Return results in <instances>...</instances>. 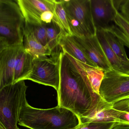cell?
I'll return each instance as SVG.
<instances>
[{
	"mask_svg": "<svg viewBox=\"0 0 129 129\" xmlns=\"http://www.w3.org/2000/svg\"><path fill=\"white\" fill-rule=\"evenodd\" d=\"M55 2L56 14L62 26L64 34L67 35L72 36L68 22L66 11L63 4L62 0H55Z\"/></svg>",
	"mask_w": 129,
	"mask_h": 129,
	"instance_id": "603a6c76",
	"label": "cell"
},
{
	"mask_svg": "<svg viewBox=\"0 0 129 129\" xmlns=\"http://www.w3.org/2000/svg\"><path fill=\"white\" fill-rule=\"evenodd\" d=\"M23 46L25 51L29 54L33 59L51 56V52L49 49L42 45L37 40L33 33L25 28Z\"/></svg>",
	"mask_w": 129,
	"mask_h": 129,
	"instance_id": "9a60e30c",
	"label": "cell"
},
{
	"mask_svg": "<svg viewBox=\"0 0 129 129\" xmlns=\"http://www.w3.org/2000/svg\"><path fill=\"white\" fill-rule=\"evenodd\" d=\"M99 94L105 101L110 104L129 99V74L113 69L104 72Z\"/></svg>",
	"mask_w": 129,
	"mask_h": 129,
	"instance_id": "5b68a950",
	"label": "cell"
},
{
	"mask_svg": "<svg viewBox=\"0 0 129 129\" xmlns=\"http://www.w3.org/2000/svg\"><path fill=\"white\" fill-rule=\"evenodd\" d=\"M103 30L105 39L114 52L122 60L129 62L123 44L108 28Z\"/></svg>",
	"mask_w": 129,
	"mask_h": 129,
	"instance_id": "d6986e66",
	"label": "cell"
},
{
	"mask_svg": "<svg viewBox=\"0 0 129 129\" xmlns=\"http://www.w3.org/2000/svg\"><path fill=\"white\" fill-rule=\"evenodd\" d=\"M117 124L116 122H87L80 123L72 129H113Z\"/></svg>",
	"mask_w": 129,
	"mask_h": 129,
	"instance_id": "cb8c5ba5",
	"label": "cell"
},
{
	"mask_svg": "<svg viewBox=\"0 0 129 129\" xmlns=\"http://www.w3.org/2000/svg\"><path fill=\"white\" fill-rule=\"evenodd\" d=\"M66 12L68 22L72 36L79 37L91 36L79 21L71 14L66 11Z\"/></svg>",
	"mask_w": 129,
	"mask_h": 129,
	"instance_id": "7402d4cb",
	"label": "cell"
},
{
	"mask_svg": "<svg viewBox=\"0 0 129 129\" xmlns=\"http://www.w3.org/2000/svg\"><path fill=\"white\" fill-rule=\"evenodd\" d=\"M25 28L32 33L37 40L42 45L48 48L45 24L43 23L42 25L33 24L25 21Z\"/></svg>",
	"mask_w": 129,
	"mask_h": 129,
	"instance_id": "44dd1931",
	"label": "cell"
},
{
	"mask_svg": "<svg viewBox=\"0 0 129 129\" xmlns=\"http://www.w3.org/2000/svg\"><path fill=\"white\" fill-rule=\"evenodd\" d=\"M80 119V123L116 122L119 124L129 125V99L122 100L101 108L92 116Z\"/></svg>",
	"mask_w": 129,
	"mask_h": 129,
	"instance_id": "52a82bcc",
	"label": "cell"
},
{
	"mask_svg": "<svg viewBox=\"0 0 129 129\" xmlns=\"http://www.w3.org/2000/svg\"><path fill=\"white\" fill-rule=\"evenodd\" d=\"M79 117L70 110L57 106L48 109L36 108L27 101L20 110L18 124L30 129H72L80 124Z\"/></svg>",
	"mask_w": 129,
	"mask_h": 129,
	"instance_id": "7a4b0ae2",
	"label": "cell"
},
{
	"mask_svg": "<svg viewBox=\"0 0 129 129\" xmlns=\"http://www.w3.org/2000/svg\"><path fill=\"white\" fill-rule=\"evenodd\" d=\"M96 35L112 69L129 74V62L122 60L114 52L105 39L103 30H96Z\"/></svg>",
	"mask_w": 129,
	"mask_h": 129,
	"instance_id": "4fadbf2b",
	"label": "cell"
},
{
	"mask_svg": "<svg viewBox=\"0 0 129 129\" xmlns=\"http://www.w3.org/2000/svg\"><path fill=\"white\" fill-rule=\"evenodd\" d=\"M0 129H5L1 123H0Z\"/></svg>",
	"mask_w": 129,
	"mask_h": 129,
	"instance_id": "f1b7e54d",
	"label": "cell"
},
{
	"mask_svg": "<svg viewBox=\"0 0 129 129\" xmlns=\"http://www.w3.org/2000/svg\"><path fill=\"white\" fill-rule=\"evenodd\" d=\"M113 129H129V125L117 124Z\"/></svg>",
	"mask_w": 129,
	"mask_h": 129,
	"instance_id": "83f0119b",
	"label": "cell"
},
{
	"mask_svg": "<svg viewBox=\"0 0 129 129\" xmlns=\"http://www.w3.org/2000/svg\"><path fill=\"white\" fill-rule=\"evenodd\" d=\"M82 65L92 89L99 95V89L104 75V71L98 68Z\"/></svg>",
	"mask_w": 129,
	"mask_h": 129,
	"instance_id": "ffe728a7",
	"label": "cell"
},
{
	"mask_svg": "<svg viewBox=\"0 0 129 129\" xmlns=\"http://www.w3.org/2000/svg\"><path fill=\"white\" fill-rule=\"evenodd\" d=\"M59 64L57 106L70 110L81 118L92 116L107 104L92 89L80 62L62 50Z\"/></svg>",
	"mask_w": 129,
	"mask_h": 129,
	"instance_id": "6da1fadb",
	"label": "cell"
},
{
	"mask_svg": "<svg viewBox=\"0 0 129 129\" xmlns=\"http://www.w3.org/2000/svg\"><path fill=\"white\" fill-rule=\"evenodd\" d=\"M16 2L25 21L31 24H43L41 17L45 11H50L56 14L55 0H17Z\"/></svg>",
	"mask_w": 129,
	"mask_h": 129,
	"instance_id": "9c48e42d",
	"label": "cell"
},
{
	"mask_svg": "<svg viewBox=\"0 0 129 129\" xmlns=\"http://www.w3.org/2000/svg\"><path fill=\"white\" fill-rule=\"evenodd\" d=\"M71 36L86 56L98 68L104 72L112 69L96 35L84 37Z\"/></svg>",
	"mask_w": 129,
	"mask_h": 129,
	"instance_id": "ba28073f",
	"label": "cell"
},
{
	"mask_svg": "<svg viewBox=\"0 0 129 129\" xmlns=\"http://www.w3.org/2000/svg\"><path fill=\"white\" fill-rule=\"evenodd\" d=\"M33 60L32 56L25 51L23 44L19 49L15 62L13 84L26 80L31 72Z\"/></svg>",
	"mask_w": 129,
	"mask_h": 129,
	"instance_id": "5bb4252c",
	"label": "cell"
},
{
	"mask_svg": "<svg viewBox=\"0 0 129 129\" xmlns=\"http://www.w3.org/2000/svg\"><path fill=\"white\" fill-rule=\"evenodd\" d=\"M120 8L121 14L129 21V0L123 1Z\"/></svg>",
	"mask_w": 129,
	"mask_h": 129,
	"instance_id": "d4e9b609",
	"label": "cell"
},
{
	"mask_svg": "<svg viewBox=\"0 0 129 129\" xmlns=\"http://www.w3.org/2000/svg\"><path fill=\"white\" fill-rule=\"evenodd\" d=\"M9 47L10 46L7 39L0 37V53Z\"/></svg>",
	"mask_w": 129,
	"mask_h": 129,
	"instance_id": "484cf974",
	"label": "cell"
},
{
	"mask_svg": "<svg viewBox=\"0 0 129 129\" xmlns=\"http://www.w3.org/2000/svg\"><path fill=\"white\" fill-rule=\"evenodd\" d=\"M47 31V46L51 52V56L57 57L59 55L62 49L60 42L62 36L64 34L62 29L53 21L45 24Z\"/></svg>",
	"mask_w": 129,
	"mask_h": 129,
	"instance_id": "e0dca14e",
	"label": "cell"
},
{
	"mask_svg": "<svg viewBox=\"0 0 129 129\" xmlns=\"http://www.w3.org/2000/svg\"><path fill=\"white\" fill-rule=\"evenodd\" d=\"M27 88L24 80H22L0 91V123L5 129H20L18 126L19 115L27 101Z\"/></svg>",
	"mask_w": 129,
	"mask_h": 129,
	"instance_id": "3957f363",
	"label": "cell"
},
{
	"mask_svg": "<svg viewBox=\"0 0 129 129\" xmlns=\"http://www.w3.org/2000/svg\"><path fill=\"white\" fill-rule=\"evenodd\" d=\"M25 20L16 1L0 11V37L6 39L9 46L23 44Z\"/></svg>",
	"mask_w": 129,
	"mask_h": 129,
	"instance_id": "277c9868",
	"label": "cell"
},
{
	"mask_svg": "<svg viewBox=\"0 0 129 129\" xmlns=\"http://www.w3.org/2000/svg\"><path fill=\"white\" fill-rule=\"evenodd\" d=\"M26 80L51 86L57 91L60 83L59 56L33 59L32 70Z\"/></svg>",
	"mask_w": 129,
	"mask_h": 129,
	"instance_id": "8992f818",
	"label": "cell"
},
{
	"mask_svg": "<svg viewBox=\"0 0 129 129\" xmlns=\"http://www.w3.org/2000/svg\"><path fill=\"white\" fill-rule=\"evenodd\" d=\"M65 10L79 21L89 35H96L92 19L91 0H62Z\"/></svg>",
	"mask_w": 129,
	"mask_h": 129,
	"instance_id": "30bf717a",
	"label": "cell"
},
{
	"mask_svg": "<svg viewBox=\"0 0 129 129\" xmlns=\"http://www.w3.org/2000/svg\"><path fill=\"white\" fill-rule=\"evenodd\" d=\"M60 45L63 50L80 62L83 65L98 68L86 56L82 49L73 39L71 36L63 35L60 39Z\"/></svg>",
	"mask_w": 129,
	"mask_h": 129,
	"instance_id": "2e32d148",
	"label": "cell"
},
{
	"mask_svg": "<svg viewBox=\"0 0 129 129\" xmlns=\"http://www.w3.org/2000/svg\"><path fill=\"white\" fill-rule=\"evenodd\" d=\"M91 10L93 22L97 29L105 30L114 21L118 11L113 0H91Z\"/></svg>",
	"mask_w": 129,
	"mask_h": 129,
	"instance_id": "8fae6325",
	"label": "cell"
},
{
	"mask_svg": "<svg viewBox=\"0 0 129 129\" xmlns=\"http://www.w3.org/2000/svg\"><path fill=\"white\" fill-rule=\"evenodd\" d=\"M12 0H0V11L9 5Z\"/></svg>",
	"mask_w": 129,
	"mask_h": 129,
	"instance_id": "4316f807",
	"label": "cell"
},
{
	"mask_svg": "<svg viewBox=\"0 0 129 129\" xmlns=\"http://www.w3.org/2000/svg\"><path fill=\"white\" fill-rule=\"evenodd\" d=\"M22 45L10 46L0 53V91L13 83L14 65Z\"/></svg>",
	"mask_w": 129,
	"mask_h": 129,
	"instance_id": "7c38bea8",
	"label": "cell"
},
{
	"mask_svg": "<svg viewBox=\"0 0 129 129\" xmlns=\"http://www.w3.org/2000/svg\"><path fill=\"white\" fill-rule=\"evenodd\" d=\"M114 21L116 25H111L108 29L124 45L129 48V21L118 11Z\"/></svg>",
	"mask_w": 129,
	"mask_h": 129,
	"instance_id": "ac0fdd59",
	"label": "cell"
}]
</instances>
